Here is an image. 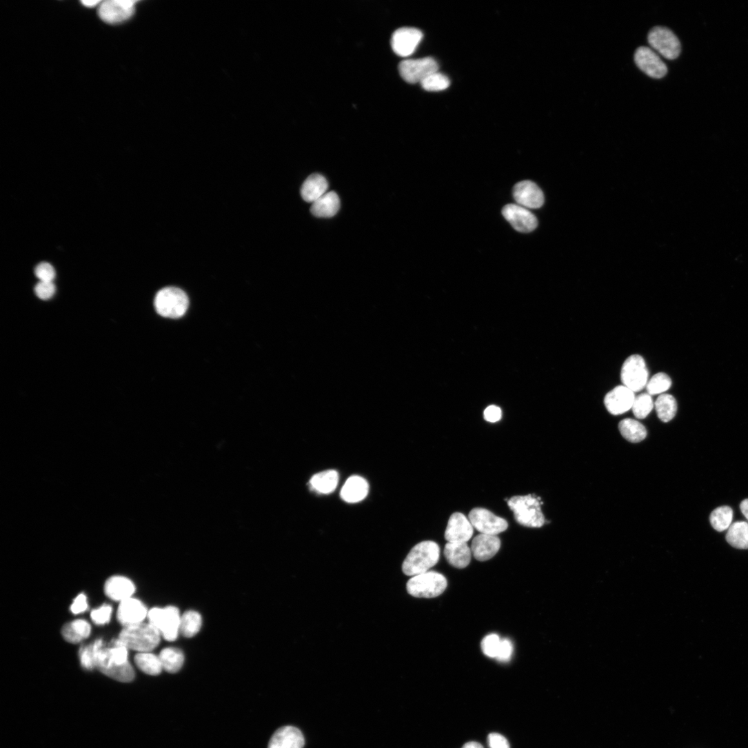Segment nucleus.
<instances>
[{
    "label": "nucleus",
    "instance_id": "obj_1",
    "mask_svg": "<svg viewBox=\"0 0 748 748\" xmlns=\"http://www.w3.org/2000/svg\"><path fill=\"white\" fill-rule=\"evenodd\" d=\"M95 668L105 676L122 683L134 678V671L128 660V649L118 638L105 646L102 640L93 644Z\"/></svg>",
    "mask_w": 748,
    "mask_h": 748
},
{
    "label": "nucleus",
    "instance_id": "obj_2",
    "mask_svg": "<svg viewBox=\"0 0 748 748\" xmlns=\"http://www.w3.org/2000/svg\"><path fill=\"white\" fill-rule=\"evenodd\" d=\"M161 636V632L152 625L141 623L123 627L118 638L128 649L143 653L156 649Z\"/></svg>",
    "mask_w": 748,
    "mask_h": 748
},
{
    "label": "nucleus",
    "instance_id": "obj_3",
    "mask_svg": "<svg viewBox=\"0 0 748 748\" xmlns=\"http://www.w3.org/2000/svg\"><path fill=\"white\" fill-rule=\"evenodd\" d=\"M440 548L433 541H423L416 545L405 558L403 572L414 576L428 572L438 561Z\"/></svg>",
    "mask_w": 748,
    "mask_h": 748
},
{
    "label": "nucleus",
    "instance_id": "obj_4",
    "mask_svg": "<svg viewBox=\"0 0 748 748\" xmlns=\"http://www.w3.org/2000/svg\"><path fill=\"white\" fill-rule=\"evenodd\" d=\"M508 506L514 512V518L520 525L532 528H540L545 523L541 510L543 503L535 495L516 496L507 501Z\"/></svg>",
    "mask_w": 748,
    "mask_h": 748
},
{
    "label": "nucleus",
    "instance_id": "obj_5",
    "mask_svg": "<svg viewBox=\"0 0 748 748\" xmlns=\"http://www.w3.org/2000/svg\"><path fill=\"white\" fill-rule=\"evenodd\" d=\"M189 298L181 289L168 287L161 290L155 298L157 313L165 318L178 319L183 317L189 307Z\"/></svg>",
    "mask_w": 748,
    "mask_h": 748
},
{
    "label": "nucleus",
    "instance_id": "obj_6",
    "mask_svg": "<svg viewBox=\"0 0 748 748\" xmlns=\"http://www.w3.org/2000/svg\"><path fill=\"white\" fill-rule=\"evenodd\" d=\"M447 579L440 573L427 572L412 576L407 583L409 594L416 598H430L438 596L445 590Z\"/></svg>",
    "mask_w": 748,
    "mask_h": 748
},
{
    "label": "nucleus",
    "instance_id": "obj_7",
    "mask_svg": "<svg viewBox=\"0 0 748 748\" xmlns=\"http://www.w3.org/2000/svg\"><path fill=\"white\" fill-rule=\"evenodd\" d=\"M149 624L157 629L168 641L173 642L179 636L181 616L179 609L168 607L164 609L154 608L148 614Z\"/></svg>",
    "mask_w": 748,
    "mask_h": 748
},
{
    "label": "nucleus",
    "instance_id": "obj_8",
    "mask_svg": "<svg viewBox=\"0 0 748 748\" xmlns=\"http://www.w3.org/2000/svg\"><path fill=\"white\" fill-rule=\"evenodd\" d=\"M621 379L623 385L635 393L646 387L649 381V371L645 359L636 354L629 357L623 364Z\"/></svg>",
    "mask_w": 748,
    "mask_h": 748
},
{
    "label": "nucleus",
    "instance_id": "obj_9",
    "mask_svg": "<svg viewBox=\"0 0 748 748\" xmlns=\"http://www.w3.org/2000/svg\"><path fill=\"white\" fill-rule=\"evenodd\" d=\"M651 47L668 60H675L680 54L681 45L676 34L665 27L654 28L649 33Z\"/></svg>",
    "mask_w": 748,
    "mask_h": 748
},
{
    "label": "nucleus",
    "instance_id": "obj_10",
    "mask_svg": "<svg viewBox=\"0 0 748 748\" xmlns=\"http://www.w3.org/2000/svg\"><path fill=\"white\" fill-rule=\"evenodd\" d=\"M136 3L132 0H105L99 6L98 14L105 23L121 24L133 16Z\"/></svg>",
    "mask_w": 748,
    "mask_h": 748
},
{
    "label": "nucleus",
    "instance_id": "obj_11",
    "mask_svg": "<svg viewBox=\"0 0 748 748\" xmlns=\"http://www.w3.org/2000/svg\"><path fill=\"white\" fill-rule=\"evenodd\" d=\"M436 61L430 57L402 61L398 67L401 77L409 83H421L427 77L438 72Z\"/></svg>",
    "mask_w": 748,
    "mask_h": 748
},
{
    "label": "nucleus",
    "instance_id": "obj_12",
    "mask_svg": "<svg viewBox=\"0 0 748 748\" xmlns=\"http://www.w3.org/2000/svg\"><path fill=\"white\" fill-rule=\"evenodd\" d=\"M469 519L473 527L484 534L498 536L506 531L509 526L506 520L483 508L472 510Z\"/></svg>",
    "mask_w": 748,
    "mask_h": 748
},
{
    "label": "nucleus",
    "instance_id": "obj_13",
    "mask_svg": "<svg viewBox=\"0 0 748 748\" xmlns=\"http://www.w3.org/2000/svg\"><path fill=\"white\" fill-rule=\"evenodd\" d=\"M634 60L638 68L651 78L662 79L667 74L666 64L651 48H639L636 51Z\"/></svg>",
    "mask_w": 748,
    "mask_h": 748
},
{
    "label": "nucleus",
    "instance_id": "obj_14",
    "mask_svg": "<svg viewBox=\"0 0 748 748\" xmlns=\"http://www.w3.org/2000/svg\"><path fill=\"white\" fill-rule=\"evenodd\" d=\"M502 213L505 219L519 232L529 233L538 226L536 216L528 209L518 204L505 206Z\"/></svg>",
    "mask_w": 748,
    "mask_h": 748
},
{
    "label": "nucleus",
    "instance_id": "obj_15",
    "mask_svg": "<svg viewBox=\"0 0 748 748\" xmlns=\"http://www.w3.org/2000/svg\"><path fill=\"white\" fill-rule=\"evenodd\" d=\"M422 32L411 28H403L396 30L392 37L391 45L396 54L401 57L412 55L422 41Z\"/></svg>",
    "mask_w": 748,
    "mask_h": 748
},
{
    "label": "nucleus",
    "instance_id": "obj_16",
    "mask_svg": "<svg viewBox=\"0 0 748 748\" xmlns=\"http://www.w3.org/2000/svg\"><path fill=\"white\" fill-rule=\"evenodd\" d=\"M514 198L518 205L527 209H539L545 202L544 194L534 182L525 181L515 185Z\"/></svg>",
    "mask_w": 748,
    "mask_h": 748
},
{
    "label": "nucleus",
    "instance_id": "obj_17",
    "mask_svg": "<svg viewBox=\"0 0 748 748\" xmlns=\"http://www.w3.org/2000/svg\"><path fill=\"white\" fill-rule=\"evenodd\" d=\"M474 527L462 513H455L449 518L445 532L447 543H467L474 535Z\"/></svg>",
    "mask_w": 748,
    "mask_h": 748
},
{
    "label": "nucleus",
    "instance_id": "obj_18",
    "mask_svg": "<svg viewBox=\"0 0 748 748\" xmlns=\"http://www.w3.org/2000/svg\"><path fill=\"white\" fill-rule=\"evenodd\" d=\"M635 398L634 392L625 385H620L606 395L605 404L611 414L620 415L632 409Z\"/></svg>",
    "mask_w": 748,
    "mask_h": 748
},
{
    "label": "nucleus",
    "instance_id": "obj_19",
    "mask_svg": "<svg viewBox=\"0 0 748 748\" xmlns=\"http://www.w3.org/2000/svg\"><path fill=\"white\" fill-rule=\"evenodd\" d=\"M148 614L146 607L141 601L130 597L120 603L117 619L125 627L143 623Z\"/></svg>",
    "mask_w": 748,
    "mask_h": 748
},
{
    "label": "nucleus",
    "instance_id": "obj_20",
    "mask_svg": "<svg viewBox=\"0 0 748 748\" xmlns=\"http://www.w3.org/2000/svg\"><path fill=\"white\" fill-rule=\"evenodd\" d=\"M305 743V738L301 730L292 726H285L274 734L268 748H303Z\"/></svg>",
    "mask_w": 748,
    "mask_h": 748
},
{
    "label": "nucleus",
    "instance_id": "obj_21",
    "mask_svg": "<svg viewBox=\"0 0 748 748\" xmlns=\"http://www.w3.org/2000/svg\"><path fill=\"white\" fill-rule=\"evenodd\" d=\"M501 546L498 536L481 534L473 540L472 552L478 560L487 561L499 552Z\"/></svg>",
    "mask_w": 748,
    "mask_h": 748
},
{
    "label": "nucleus",
    "instance_id": "obj_22",
    "mask_svg": "<svg viewBox=\"0 0 748 748\" xmlns=\"http://www.w3.org/2000/svg\"><path fill=\"white\" fill-rule=\"evenodd\" d=\"M104 590L111 600L121 603L132 597L135 592V585L128 578L114 576L106 580Z\"/></svg>",
    "mask_w": 748,
    "mask_h": 748
},
{
    "label": "nucleus",
    "instance_id": "obj_23",
    "mask_svg": "<svg viewBox=\"0 0 748 748\" xmlns=\"http://www.w3.org/2000/svg\"><path fill=\"white\" fill-rule=\"evenodd\" d=\"M472 549L467 543H447L444 549V555L452 566L463 569L471 563Z\"/></svg>",
    "mask_w": 748,
    "mask_h": 748
},
{
    "label": "nucleus",
    "instance_id": "obj_24",
    "mask_svg": "<svg viewBox=\"0 0 748 748\" xmlns=\"http://www.w3.org/2000/svg\"><path fill=\"white\" fill-rule=\"evenodd\" d=\"M369 485L367 482L360 476H352L343 486L341 496L350 503H356L363 501L367 496Z\"/></svg>",
    "mask_w": 748,
    "mask_h": 748
},
{
    "label": "nucleus",
    "instance_id": "obj_25",
    "mask_svg": "<svg viewBox=\"0 0 748 748\" xmlns=\"http://www.w3.org/2000/svg\"><path fill=\"white\" fill-rule=\"evenodd\" d=\"M329 185L326 179L320 174L310 176L304 183L301 194L303 199L312 204L327 193Z\"/></svg>",
    "mask_w": 748,
    "mask_h": 748
},
{
    "label": "nucleus",
    "instance_id": "obj_26",
    "mask_svg": "<svg viewBox=\"0 0 748 748\" xmlns=\"http://www.w3.org/2000/svg\"><path fill=\"white\" fill-rule=\"evenodd\" d=\"M340 207L341 201L338 194L330 192L312 204L311 212L319 218H332L337 214Z\"/></svg>",
    "mask_w": 748,
    "mask_h": 748
},
{
    "label": "nucleus",
    "instance_id": "obj_27",
    "mask_svg": "<svg viewBox=\"0 0 748 748\" xmlns=\"http://www.w3.org/2000/svg\"><path fill=\"white\" fill-rule=\"evenodd\" d=\"M61 634L68 643L77 644L90 636L91 626L85 620H77L64 625Z\"/></svg>",
    "mask_w": 748,
    "mask_h": 748
},
{
    "label": "nucleus",
    "instance_id": "obj_28",
    "mask_svg": "<svg viewBox=\"0 0 748 748\" xmlns=\"http://www.w3.org/2000/svg\"><path fill=\"white\" fill-rule=\"evenodd\" d=\"M339 481L337 472L325 471L316 474L310 481L311 488L318 493L329 494L335 491Z\"/></svg>",
    "mask_w": 748,
    "mask_h": 748
},
{
    "label": "nucleus",
    "instance_id": "obj_29",
    "mask_svg": "<svg viewBox=\"0 0 748 748\" xmlns=\"http://www.w3.org/2000/svg\"><path fill=\"white\" fill-rule=\"evenodd\" d=\"M134 663L147 675L158 676L164 670L159 656L151 652L138 653L134 657Z\"/></svg>",
    "mask_w": 748,
    "mask_h": 748
},
{
    "label": "nucleus",
    "instance_id": "obj_30",
    "mask_svg": "<svg viewBox=\"0 0 748 748\" xmlns=\"http://www.w3.org/2000/svg\"><path fill=\"white\" fill-rule=\"evenodd\" d=\"M726 540L732 547L740 549H748V523L739 521L731 524L727 529Z\"/></svg>",
    "mask_w": 748,
    "mask_h": 748
},
{
    "label": "nucleus",
    "instance_id": "obj_31",
    "mask_svg": "<svg viewBox=\"0 0 748 748\" xmlns=\"http://www.w3.org/2000/svg\"><path fill=\"white\" fill-rule=\"evenodd\" d=\"M619 429L623 436L631 443H639L647 436L645 425L637 420L626 418L619 424Z\"/></svg>",
    "mask_w": 748,
    "mask_h": 748
},
{
    "label": "nucleus",
    "instance_id": "obj_32",
    "mask_svg": "<svg viewBox=\"0 0 748 748\" xmlns=\"http://www.w3.org/2000/svg\"><path fill=\"white\" fill-rule=\"evenodd\" d=\"M163 669L171 674L179 671L185 662V656L179 649L170 647L164 649L160 654Z\"/></svg>",
    "mask_w": 748,
    "mask_h": 748
},
{
    "label": "nucleus",
    "instance_id": "obj_33",
    "mask_svg": "<svg viewBox=\"0 0 748 748\" xmlns=\"http://www.w3.org/2000/svg\"><path fill=\"white\" fill-rule=\"evenodd\" d=\"M655 408L658 418L663 422L671 421L676 416L678 405L676 398L671 394H660L655 402Z\"/></svg>",
    "mask_w": 748,
    "mask_h": 748
},
{
    "label": "nucleus",
    "instance_id": "obj_34",
    "mask_svg": "<svg viewBox=\"0 0 748 748\" xmlns=\"http://www.w3.org/2000/svg\"><path fill=\"white\" fill-rule=\"evenodd\" d=\"M202 624L203 620L199 613L187 611L181 616L180 631L185 638H192L200 631Z\"/></svg>",
    "mask_w": 748,
    "mask_h": 748
},
{
    "label": "nucleus",
    "instance_id": "obj_35",
    "mask_svg": "<svg viewBox=\"0 0 748 748\" xmlns=\"http://www.w3.org/2000/svg\"><path fill=\"white\" fill-rule=\"evenodd\" d=\"M733 510L727 506L718 507L714 510L710 516V523L713 528L718 532L727 530L731 525Z\"/></svg>",
    "mask_w": 748,
    "mask_h": 748
},
{
    "label": "nucleus",
    "instance_id": "obj_36",
    "mask_svg": "<svg viewBox=\"0 0 748 748\" xmlns=\"http://www.w3.org/2000/svg\"><path fill=\"white\" fill-rule=\"evenodd\" d=\"M672 385L671 378L665 373H658L649 380L646 388L651 396L663 394L669 390Z\"/></svg>",
    "mask_w": 748,
    "mask_h": 748
},
{
    "label": "nucleus",
    "instance_id": "obj_37",
    "mask_svg": "<svg viewBox=\"0 0 748 748\" xmlns=\"http://www.w3.org/2000/svg\"><path fill=\"white\" fill-rule=\"evenodd\" d=\"M654 406L652 396L647 392L636 396L632 410L637 418L644 419L651 412Z\"/></svg>",
    "mask_w": 748,
    "mask_h": 748
},
{
    "label": "nucleus",
    "instance_id": "obj_38",
    "mask_svg": "<svg viewBox=\"0 0 748 748\" xmlns=\"http://www.w3.org/2000/svg\"><path fill=\"white\" fill-rule=\"evenodd\" d=\"M450 83V80L446 76L436 72L424 79L421 85L427 91L439 92L447 89Z\"/></svg>",
    "mask_w": 748,
    "mask_h": 748
},
{
    "label": "nucleus",
    "instance_id": "obj_39",
    "mask_svg": "<svg viewBox=\"0 0 748 748\" xmlns=\"http://www.w3.org/2000/svg\"><path fill=\"white\" fill-rule=\"evenodd\" d=\"M501 640L496 634H491L485 637L482 642V650L484 654L489 658H496Z\"/></svg>",
    "mask_w": 748,
    "mask_h": 748
},
{
    "label": "nucleus",
    "instance_id": "obj_40",
    "mask_svg": "<svg viewBox=\"0 0 748 748\" xmlns=\"http://www.w3.org/2000/svg\"><path fill=\"white\" fill-rule=\"evenodd\" d=\"M79 658L81 666L87 670H92L95 668V658L93 645L83 646L79 651Z\"/></svg>",
    "mask_w": 748,
    "mask_h": 748
},
{
    "label": "nucleus",
    "instance_id": "obj_41",
    "mask_svg": "<svg viewBox=\"0 0 748 748\" xmlns=\"http://www.w3.org/2000/svg\"><path fill=\"white\" fill-rule=\"evenodd\" d=\"M112 612V607L105 605L92 611L91 619L97 625H104L110 622Z\"/></svg>",
    "mask_w": 748,
    "mask_h": 748
},
{
    "label": "nucleus",
    "instance_id": "obj_42",
    "mask_svg": "<svg viewBox=\"0 0 748 748\" xmlns=\"http://www.w3.org/2000/svg\"><path fill=\"white\" fill-rule=\"evenodd\" d=\"M35 274L40 281L53 282L56 276V271L50 263L43 262L36 267Z\"/></svg>",
    "mask_w": 748,
    "mask_h": 748
},
{
    "label": "nucleus",
    "instance_id": "obj_43",
    "mask_svg": "<svg viewBox=\"0 0 748 748\" xmlns=\"http://www.w3.org/2000/svg\"><path fill=\"white\" fill-rule=\"evenodd\" d=\"M35 293L43 301L51 299L56 292V286L54 282L39 281L35 287Z\"/></svg>",
    "mask_w": 748,
    "mask_h": 748
},
{
    "label": "nucleus",
    "instance_id": "obj_44",
    "mask_svg": "<svg viewBox=\"0 0 748 748\" xmlns=\"http://www.w3.org/2000/svg\"><path fill=\"white\" fill-rule=\"evenodd\" d=\"M513 652L514 646L512 643L508 639H503L501 640L496 659L501 663H507L511 660Z\"/></svg>",
    "mask_w": 748,
    "mask_h": 748
},
{
    "label": "nucleus",
    "instance_id": "obj_45",
    "mask_svg": "<svg viewBox=\"0 0 748 748\" xmlns=\"http://www.w3.org/2000/svg\"><path fill=\"white\" fill-rule=\"evenodd\" d=\"M490 748H510L508 740L498 733H492L488 736Z\"/></svg>",
    "mask_w": 748,
    "mask_h": 748
},
{
    "label": "nucleus",
    "instance_id": "obj_46",
    "mask_svg": "<svg viewBox=\"0 0 748 748\" xmlns=\"http://www.w3.org/2000/svg\"><path fill=\"white\" fill-rule=\"evenodd\" d=\"M88 607L87 597L84 594H81L76 597L70 610L73 614L77 615L86 611Z\"/></svg>",
    "mask_w": 748,
    "mask_h": 748
},
{
    "label": "nucleus",
    "instance_id": "obj_47",
    "mask_svg": "<svg viewBox=\"0 0 748 748\" xmlns=\"http://www.w3.org/2000/svg\"><path fill=\"white\" fill-rule=\"evenodd\" d=\"M484 416L486 421L496 423L502 418L501 409L496 405H491L485 410Z\"/></svg>",
    "mask_w": 748,
    "mask_h": 748
},
{
    "label": "nucleus",
    "instance_id": "obj_48",
    "mask_svg": "<svg viewBox=\"0 0 748 748\" xmlns=\"http://www.w3.org/2000/svg\"><path fill=\"white\" fill-rule=\"evenodd\" d=\"M740 509L742 515L748 520V499L744 500L740 505Z\"/></svg>",
    "mask_w": 748,
    "mask_h": 748
},
{
    "label": "nucleus",
    "instance_id": "obj_49",
    "mask_svg": "<svg viewBox=\"0 0 748 748\" xmlns=\"http://www.w3.org/2000/svg\"><path fill=\"white\" fill-rule=\"evenodd\" d=\"M101 2L102 1H99V0H88V1H83L82 3L86 8H93L99 6Z\"/></svg>",
    "mask_w": 748,
    "mask_h": 748
},
{
    "label": "nucleus",
    "instance_id": "obj_50",
    "mask_svg": "<svg viewBox=\"0 0 748 748\" xmlns=\"http://www.w3.org/2000/svg\"><path fill=\"white\" fill-rule=\"evenodd\" d=\"M463 748H484L483 746L477 742H469L466 743Z\"/></svg>",
    "mask_w": 748,
    "mask_h": 748
}]
</instances>
